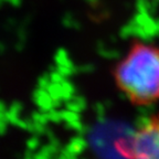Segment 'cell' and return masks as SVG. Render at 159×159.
<instances>
[{"label":"cell","instance_id":"obj_1","mask_svg":"<svg viewBox=\"0 0 159 159\" xmlns=\"http://www.w3.org/2000/svg\"><path fill=\"white\" fill-rule=\"evenodd\" d=\"M115 82L136 105L159 102V47L139 42L115 67Z\"/></svg>","mask_w":159,"mask_h":159},{"label":"cell","instance_id":"obj_2","mask_svg":"<svg viewBox=\"0 0 159 159\" xmlns=\"http://www.w3.org/2000/svg\"><path fill=\"white\" fill-rule=\"evenodd\" d=\"M126 155L128 159H159V113L134 133Z\"/></svg>","mask_w":159,"mask_h":159}]
</instances>
